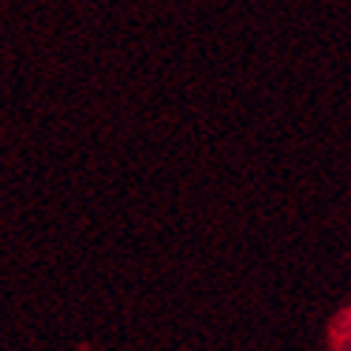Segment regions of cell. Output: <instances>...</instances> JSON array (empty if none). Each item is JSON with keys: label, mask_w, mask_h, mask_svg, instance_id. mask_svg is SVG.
Here are the masks:
<instances>
[{"label": "cell", "mask_w": 351, "mask_h": 351, "mask_svg": "<svg viewBox=\"0 0 351 351\" xmlns=\"http://www.w3.org/2000/svg\"><path fill=\"white\" fill-rule=\"evenodd\" d=\"M343 351H351V343H348V346H346V348H343Z\"/></svg>", "instance_id": "6da1fadb"}]
</instances>
